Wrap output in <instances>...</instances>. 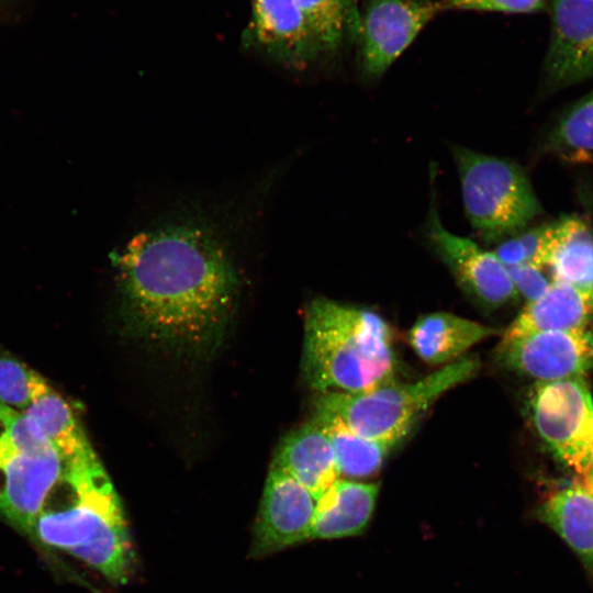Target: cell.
Returning a JSON list of instances; mask_svg holds the SVG:
<instances>
[{
    "mask_svg": "<svg viewBox=\"0 0 593 593\" xmlns=\"http://www.w3.org/2000/svg\"><path fill=\"white\" fill-rule=\"evenodd\" d=\"M211 217L174 213L136 233L116 256L125 311L141 332L189 348L213 345L235 309L239 276Z\"/></svg>",
    "mask_w": 593,
    "mask_h": 593,
    "instance_id": "1",
    "label": "cell"
},
{
    "mask_svg": "<svg viewBox=\"0 0 593 593\" xmlns=\"http://www.w3.org/2000/svg\"><path fill=\"white\" fill-rule=\"evenodd\" d=\"M31 535L123 584L134 553L120 497L91 447L67 461L64 477L36 517Z\"/></svg>",
    "mask_w": 593,
    "mask_h": 593,
    "instance_id": "2",
    "label": "cell"
},
{
    "mask_svg": "<svg viewBox=\"0 0 593 593\" xmlns=\"http://www.w3.org/2000/svg\"><path fill=\"white\" fill-rule=\"evenodd\" d=\"M302 371L322 393H360L393 382L389 325L370 310L313 300L305 311Z\"/></svg>",
    "mask_w": 593,
    "mask_h": 593,
    "instance_id": "3",
    "label": "cell"
},
{
    "mask_svg": "<svg viewBox=\"0 0 593 593\" xmlns=\"http://www.w3.org/2000/svg\"><path fill=\"white\" fill-rule=\"evenodd\" d=\"M479 367L477 356H461L413 383L390 382L360 393L324 392L316 415L335 417L363 437L398 444L439 395L470 379Z\"/></svg>",
    "mask_w": 593,
    "mask_h": 593,
    "instance_id": "4",
    "label": "cell"
},
{
    "mask_svg": "<svg viewBox=\"0 0 593 593\" xmlns=\"http://www.w3.org/2000/svg\"><path fill=\"white\" fill-rule=\"evenodd\" d=\"M66 467L31 418L0 403V515L5 521L31 535Z\"/></svg>",
    "mask_w": 593,
    "mask_h": 593,
    "instance_id": "5",
    "label": "cell"
},
{
    "mask_svg": "<svg viewBox=\"0 0 593 593\" xmlns=\"http://www.w3.org/2000/svg\"><path fill=\"white\" fill-rule=\"evenodd\" d=\"M466 215L484 242L515 235L540 212V203L523 168L516 163L451 146Z\"/></svg>",
    "mask_w": 593,
    "mask_h": 593,
    "instance_id": "6",
    "label": "cell"
},
{
    "mask_svg": "<svg viewBox=\"0 0 593 593\" xmlns=\"http://www.w3.org/2000/svg\"><path fill=\"white\" fill-rule=\"evenodd\" d=\"M529 411L537 433L562 463L581 478L593 470V399L583 377L536 383Z\"/></svg>",
    "mask_w": 593,
    "mask_h": 593,
    "instance_id": "7",
    "label": "cell"
},
{
    "mask_svg": "<svg viewBox=\"0 0 593 593\" xmlns=\"http://www.w3.org/2000/svg\"><path fill=\"white\" fill-rule=\"evenodd\" d=\"M432 187L430 208L425 226L426 242L448 267L463 291L483 307L494 310L516 299L507 268L493 251L456 235L441 223Z\"/></svg>",
    "mask_w": 593,
    "mask_h": 593,
    "instance_id": "8",
    "label": "cell"
},
{
    "mask_svg": "<svg viewBox=\"0 0 593 593\" xmlns=\"http://www.w3.org/2000/svg\"><path fill=\"white\" fill-rule=\"evenodd\" d=\"M443 10L434 0H370L357 32L363 77L380 78Z\"/></svg>",
    "mask_w": 593,
    "mask_h": 593,
    "instance_id": "9",
    "label": "cell"
},
{
    "mask_svg": "<svg viewBox=\"0 0 593 593\" xmlns=\"http://www.w3.org/2000/svg\"><path fill=\"white\" fill-rule=\"evenodd\" d=\"M499 362L538 382L583 377L593 368V329L547 331L504 339Z\"/></svg>",
    "mask_w": 593,
    "mask_h": 593,
    "instance_id": "10",
    "label": "cell"
},
{
    "mask_svg": "<svg viewBox=\"0 0 593 593\" xmlns=\"http://www.w3.org/2000/svg\"><path fill=\"white\" fill-rule=\"evenodd\" d=\"M314 496L292 475L271 465L254 527L253 557L311 539Z\"/></svg>",
    "mask_w": 593,
    "mask_h": 593,
    "instance_id": "11",
    "label": "cell"
},
{
    "mask_svg": "<svg viewBox=\"0 0 593 593\" xmlns=\"http://www.w3.org/2000/svg\"><path fill=\"white\" fill-rule=\"evenodd\" d=\"M244 42L276 64L303 70L324 57L298 0H250Z\"/></svg>",
    "mask_w": 593,
    "mask_h": 593,
    "instance_id": "12",
    "label": "cell"
},
{
    "mask_svg": "<svg viewBox=\"0 0 593 593\" xmlns=\"http://www.w3.org/2000/svg\"><path fill=\"white\" fill-rule=\"evenodd\" d=\"M550 18L544 76L552 91L593 77V0H552Z\"/></svg>",
    "mask_w": 593,
    "mask_h": 593,
    "instance_id": "13",
    "label": "cell"
},
{
    "mask_svg": "<svg viewBox=\"0 0 593 593\" xmlns=\"http://www.w3.org/2000/svg\"><path fill=\"white\" fill-rule=\"evenodd\" d=\"M592 323L593 290L552 281L540 298L527 303L503 338L547 331L586 329Z\"/></svg>",
    "mask_w": 593,
    "mask_h": 593,
    "instance_id": "14",
    "label": "cell"
},
{
    "mask_svg": "<svg viewBox=\"0 0 593 593\" xmlns=\"http://www.w3.org/2000/svg\"><path fill=\"white\" fill-rule=\"evenodd\" d=\"M272 465L292 475L315 500L339 477L331 441L314 419L282 440Z\"/></svg>",
    "mask_w": 593,
    "mask_h": 593,
    "instance_id": "15",
    "label": "cell"
},
{
    "mask_svg": "<svg viewBox=\"0 0 593 593\" xmlns=\"http://www.w3.org/2000/svg\"><path fill=\"white\" fill-rule=\"evenodd\" d=\"M378 485L336 480L317 500L311 538L332 539L361 533L374 510Z\"/></svg>",
    "mask_w": 593,
    "mask_h": 593,
    "instance_id": "16",
    "label": "cell"
},
{
    "mask_svg": "<svg viewBox=\"0 0 593 593\" xmlns=\"http://www.w3.org/2000/svg\"><path fill=\"white\" fill-rule=\"evenodd\" d=\"M496 333L491 326L451 313L436 312L415 322L409 340L421 359L441 365L458 359L471 346Z\"/></svg>",
    "mask_w": 593,
    "mask_h": 593,
    "instance_id": "17",
    "label": "cell"
},
{
    "mask_svg": "<svg viewBox=\"0 0 593 593\" xmlns=\"http://www.w3.org/2000/svg\"><path fill=\"white\" fill-rule=\"evenodd\" d=\"M538 516L593 577V492L582 483L559 490L544 501Z\"/></svg>",
    "mask_w": 593,
    "mask_h": 593,
    "instance_id": "18",
    "label": "cell"
},
{
    "mask_svg": "<svg viewBox=\"0 0 593 593\" xmlns=\"http://www.w3.org/2000/svg\"><path fill=\"white\" fill-rule=\"evenodd\" d=\"M552 281L593 290V227L575 215L552 222L545 265Z\"/></svg>",
    "mask_w": 593,
    "mask_h": 593,
    "instance_id": "19",
    "label": "cell"
},
{
    "mask_svg": "<svg viewBox=\"0 0 593 593\" xmlns=\"http://www.w3.org/2000/svg\"><path fill=\"white\" fill-rule=\"evenodd\" d=\"M314 421L326 433L335 456L339 474L368 478L376 474L388 452L395 445L363 437L335 417L315 415Z\"/></svg>",
    "mask_w": 593,
    "mask_h": 593,
    "instance_id": "20",
    "label": "cell"
},
{
    "mask_svg": "<svg viewBox=\"0 0 593 593\" xmlns=\"http://www.w3.org/2000/svg\"><path fill=\"white\" fill-rule=\"evenodd\" d=\"M68 461L90 446L68 402L49 385L22 412Z\"/></svg>",
    "mask_w": 593,
    "mask_h": 593,
    "instance_id": "21",
    "label": "cell"
},
{
    "mask_svg": "<svg viewBox=\"0 0 593 593\" xmlns=\"http://www.w3.org/2000/svg\"><path fill=\"white\" fill-rule=\"evenodd\" d=\"M544 148L566 159L593 153V90L557 118L546 134Z\"/></svg>",
    "mask_w": 593,
    "mask_h": 593,
    "instance_id": "22",
    "label": "cell"
},
{
    "mask_svg": "<svg viewBox=\"0 0 593 593\" xmlns=\"http://www.w3.org/2000/svg\"><path fill=\"white\" fill-rule=\"evenodd\" d=\"M323 55L337 51L359 21L351 0H298Z\"/></svg>",
    "mask_w": 593,
    "mask_h": 593,
    "instance_id": "23",
    "label": "cell"
},
{
    "mask_svg": "<svg viewBox=\"0 0 593 593\" xmlns=\"http://www.w3.org/2000/svg\"><path fill=\"white\" fill-rule=\"evenodd\" d=\"M48 384L42 376L8 354H0V403L23 412Z\"/></svg>",
    "mask_w": 593,
    "mask_h": 593,
    "instance_id": "24",
    "label": "cell"
},
{
    "mask_svg": "<svg viewBox=\"0 0 593 593\" xmlns=\"http://www.w3.org/2000/svg\"><path fill=\"white\" fill-rule=\"evenodd\" d=\"M551 223L512 235L495 248V256L506 267L532 264L544 267Z\"/></svg>",
    "mask_w": 593,
    "mask_h": 593,
    "instance_id": "25",
    "label": "cell"
},
{
    "mask_svg": "<svg viewBox=\"0 0 593 593\" xmlns=\"http://www.w3.org/2000/svg\"><path fill=\"white\" fill-rule=\"evenodd\" d=\"M547 0H443L444 10H474L504 13H529L541 10Z\"/></svg>",
    "mask_w": 593,
    "mask_h": 593,
    "instance_id": "26",
    "label": "cell"
},
{
    "mask_svg": "<svg viewBox=\"0 0 593 593\" xmlns=\"http://www.w3.org/2000/svg\"><path fill=\"white\" fill-rule=\"evenodd\" d=\"M507 271L517 294L527 303L540 298L552 282L545 276L541 267L532 264L508 267Z\"/></svg>",
    "mask_w": 593,
    "mask_h": 593,
    "instance_id": "27",
    "label": "cell"
},
{
    "mask_svg": "<svg viewBox=\"0 0 593 593\" xmlns=\"http://www.w3.org/2000/svg\"><path fill=\"white\" fill-rule=\"evenodd\" d=\"M581 483L591 492H593V470L582 478Z\"/></svg>",
    "mask_w": 593,
    "mask_h": 593,
    "instance_id": "28",
    "label": "cell"
},
{
    "mask_svg": "<svg viewBox=\"0 0 593 593\" xmlns=\"http://www.w3.org/2000/svg\"><path fill=\"white\" fill-rule=\"evenodd\" d=\"M9 1H11V0H0V4H3V3L9 2Z\"/></svg>",
    "mask_w": 593,
    "mask_h": 593,
    "instance_id": "29",
    "label": "cell"
}]
</instances>
